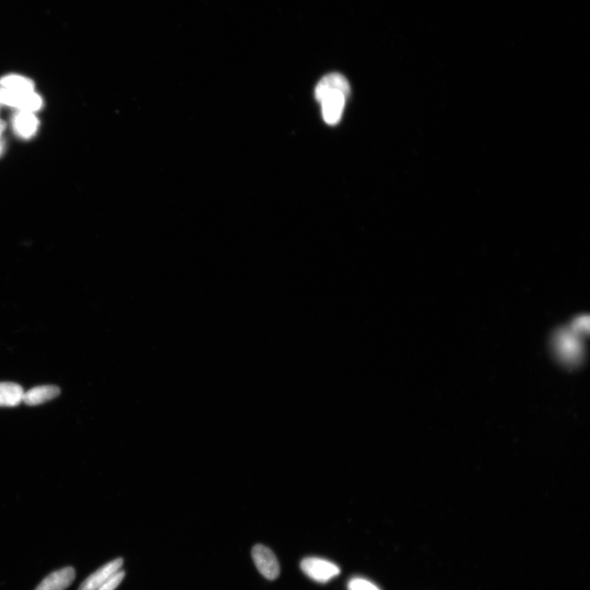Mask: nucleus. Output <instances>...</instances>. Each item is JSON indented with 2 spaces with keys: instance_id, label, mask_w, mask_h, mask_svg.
I'll return each instance as SVG.
<instances>
[{
  "instance_id": "nucleus-1",
  "label": "nucleus",
  "mask_w": 590,
  "mask_h": 590,
  "mask_svg": "<svg viewBox=\"0 0 590 590\" xmlns=\"http://www.w3.org/2000/svg\"><path fill=\"white\" fill-rule=\"evenodd\" d=\"M349 94L351 86L343 75L333 73L321 79L315 88V98L320 103L326 124L335 125L340 123Z\"/></svg>"
},
{
  "instance_id": "nucleus-2",
  "label": "nucleus",
  "mask_w": 590,
  "mask_h": 590,
  "mask_svg": "<svg viewBox=\"0 0 590 590\" xmlns=\"http://www.w3.org/2000/svg\"><path fill=\"white\" fill-rule=\"evenodd\" d=\"M300 566L306 576L319 583L329 582L341 574L340 567L337 565L319 557H307L302 561Z\"/></svg>"
},
{
  "instance_id": "nucleus-3",
  "label": "nucleus",
  "mask_w": 590,
  "mask_h": 590,
  "mask_svg": "<svg viewBox=\"0 0 590 590\" xmlns=\"http://www.w3.org/2000/svg\"><path fill=\"white\" fill-rule=\"evenodd\" d=\"M0 103L23 111L34 113L42 107V100L36 93L14 92L0 88Z\"/></svg>"
},
{
  "instance_id": "nucleus-4",
  "label": "nucleus",
  "mask_w": 590,
  "mask_h": 590,
  "mask_svg": "<svg viewBox=\"0 0 590 590\" xmlns=\"http://www.w3.org/2000/svg\"><path fill=\"white\" fill-rule=\"evenodd\" d=\"M252 557L258 570L267 580L274 581L280 576V564L273 552L262 544H257L252 549Z\"/></svg>"
},
{
  "instance_id": "nucleus-5",
  "label": "nucleus",
  "mask_w": 590,
  "mask_h": 590,
  "mask_svg": "<svg viewBox=\"0 0 590 590\" xmlns=\"http://www.w3.org/2000/svg\"><path fill=\"white\" fill-rule=\"evenodd\" d=\"M75 578L74 568L64 567L63 569L49 574L35 590H65L73 584Z\"/></svg>"
},
{
  "instance_id": "nucleus-6",
  "label": "nucleus",
  "mask_w": 590,
  "mask_h": 590,
  "mask_svg": "<svg viewBox=\"0 0 590 590\" xmlns=\"http://www.w3.org/2000/svg\"><path fill=\"white\" fill-rule=\"evenodd\" d=\"M123 564V559H117L103 566L82 582L78 590H97L113 574L120 570Z\"/></svg>"
},
{
  "instance_id": "nucleus-7",
  "label": "nucleus",
  "mask_w": 590,
  "mask_h": 590,
  "mask_svg": "<svg viewBox=\"0 0 590 590\" xmlns=\"http://www.w3.org/2000/svg\"><path fill=\"white\" fill-rule=\"evenodd\" d=\"M13 127L19 138L29 139L36 133L39 121L32 112L20 110L15 114Z\"/></svg>"
},
{
  "instance_id": "nucleus-8",
  "label": "nucleus",
  "mask_w": 590,
  "mask_h": 590,
  "mask_svg": "<svg viewBox=\"0 0 590 590\" xmlns=\"http://www.w3.org/2000/svg\"><path fill=\"white\" fill-rule=\"evenodd\" d=\"M60 389L56 385H41L24 392L23 402L27 405L36 406L53 400L60 395Z\"/></svg>"
},
{
  "instance_id": "nucleus-9",
  "label": "nucleus",
  "mask_w": 590,
  "mask_h": 590,
  "mask_svg": "<svg viewBox=\"0 0 590 590\" xmlns=\"http://www.w3.org/2000/svg\"><path fill=\"white\" fill-rule=\"evenodd\" d=\"M24 390L13 382H0V407H16L23 402Z\"/></svg>"
},
{
  "instance_id": "nucleus-10",
  "label": "nucleus",
  "mask_w": 590,
  "mask_h": 590,
  "mask_svg": "<svg viewBox=\"0 0 590 590\" xmlns=\"http://www.w3.org/2000/svg\"><path fill=\"white\" fill-rule=\"evenodd\" d=\"M1 88L14 92H34V82L19 75H9L0 79Z\"/></svg>"
},
{
  "instance_id": "nucleus-11",
  "label": "nucleus",
  "mask_w": 590,
  "mask_h": 590,
  "mask_svg": "<svg viewBox=\"0 0 590 590\" xmlns=\"http://www.w3.org/2000/svg\"><path fill=\"white\" fill-rule=\"evenodd\" d=\"M348 590H381L375 584L363 578H353L348 584Z\"/></svg>"
},
{
  "instance_id": "nucleus-12",
  "label": "nucleus",
  "mask_w": 590,
  "mask_h": 590,
  "mask_svg": "<svg viewBox=\"0 0 590 590\" xmlns=\"http://www.w3.org/2000/svg\"><path fill=\"white\" fill-rule=\"evenodd\" d=\"M124 577L125 572L123 571L118 570L113 574V575L109 577L105 583H103V586L97 590H115L119 586V584L122 583Z\"/></svg>"
},
{
  "instance_id": "nucleus-13",
  "label": "nucleus",
  "mask_w": 590,
  "mask_h": 590,
  "mask_svg": "<svg viewBox=\"0 0 590 590\" xmlns=\"http://www.w3.org/2000/svg\"><path fill=\"white\" fill-rule=\"evenodd\" d=\"M5 127H6V125H5L2 120H0V135H1V134L3 133Z\"/></svg>"
},
{
  "instance_id": "nucleus-14",
  "label": "nucleus",
  "mask_w": 590,
  "mask_h": 590,
  "mask_svg": "<svg viewBox=\"0 0 590 590\" xmlns=\"http://www.w3.org/2000/svg\"><path fill=\"white\" fill-rule=\"evenodd\" d=\"M4 150V142L0 139V156L2 155Z\"/></svg>"
}]
</instances>
